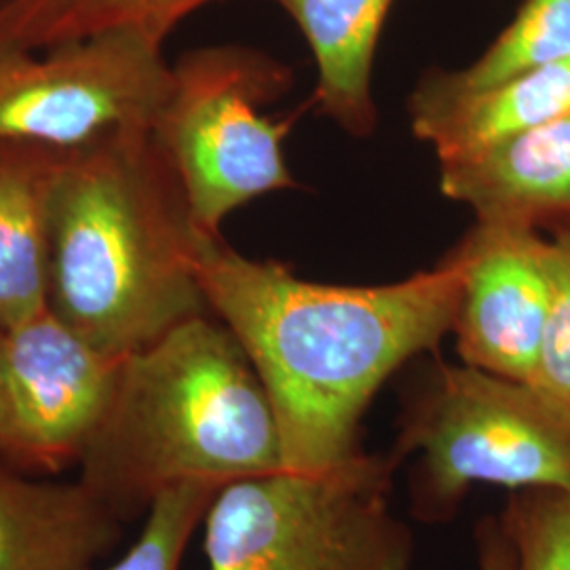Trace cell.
<instances>
[{"instance_id":"ffe728a7","label":"cell","mask_w":570,"mask_h":570,"mask_svg":"<svg viewBox=\"0 0 570 570\" xmlns=\"http://www.w3.org/2000/svg\"><path fill=\"white\" fill-rule=\"evenodd\" d=\"M480 570H518V558L499 518H484L475 529Z\"/></svg>"},{"instance_id":"8fae6325","label":"cell","mask_w":570,"mask_h":570,"mask_svg":"<svg viewBox=\"0 0 570 570\" xmlns=\"http://www.w3.org/2000/svg\"><path fill=\"white\" fill-rule=\"evenodd\" d=\"M121 518L81 480L32 478L0 461V570H91Z\"/></svg>"},{"instance_id":"277c9868","label":"cell","mask_w":570,"mask_h":570,"mask_svg":"<svg viewBox=\"0 0 570 570\" xmlns=\"http://www.w3.org/2000/svg\"><path fill=\"white\" fill-rule=\"evenodd\" d=\"M404 461L360 450L317 471L230 482L205 511L209 570H410L414 541L391 511Z\"/></svg>"},{"instance_id":"2e32d148","label":"cell","mask_w":570,"mask_h":570,"mask_svg":"<svg viewBox=\"0 0 570 570\" xmlns=\"http://www.w3.org/2000/svg\"><path fill=\"white\" fill-rule=\"evenodd\" d=\"M570 60V0H524L489 49L461 70L429 72L419 82L435 94L461 96L511 77Z\"/></svg>"},{"instance_id":"7c38bea8","label":"cell","mask_w":570,"mask_h":570,"mask_svg":"<svg viewBox=\"0 0 570 570\" xmlns=\"http://www.w3.org/2000/svg\"><path fill=\"white\" fill-rule=\"evenodd\" d=\"M570 112V60L543 66L489 89L446 96L416 87L407 102L412 131L438 161L463 157Z\"/></svg>"},{"instance_id":"9a60e30c","label":"cell","mask_w":570,"mask_h":570,"mask_svg":"<svg viewBox=\"0 0 570 570\" xmlns=\"http://www.w3.org/2000/svg\"><path fill=\"white\" fill-rule=\"evenodd\" d=\"M212 0H0V51H42L102 32L136 30L165 41Z\"/></svg>"},{"instance_id":"30bf717a","label":"cell","mask_w":570,"mask_h":570,"mask_svg":"<svg viewBox=\"0 0 570 570\" xmlns=\"http://www.w3.org/2000/svg\"><path fill=\"white\" fill-rule=\"evenodd\" d=\"M440 190L468 205L475 223L570 226V112L440 161Z\"/></svg>"},{"instance_id":"e0dca14e","label":"cell","mask_w":570,"mask_h":570,"mask_svg":"<svg viewBox=\"0 0 570 570\" xmlns=\"http://www.w3.org/2000/svg\"><path fill=\"white\" fill-rule=\"evenodd\" d=\"M499 520L518 570H570V487L511 490Z\"/></svg>"},{"instance_id":"5bb4252c","label":"cell","mask_w":570,"mask_h":570,"mask_svg":"<svg viewBox=\"0 0 570 570\" xmlns=\"http://www.w3.org/2000/svg\"><path fill=\"white\" fill-rule=\"evenodd\" d=\"M58 153L0 144V332L47 308V199Z\"/></svg>"},{"instance_id":"9c48e42d","label":"cell","mask_w":570,"mask_h":570,"mask_svg":"<svg viewBox=\"0 0 570 570\" xmlns=\"http://www.w3.org/2000/svg\"><path fill=\"white\" fill-rule=\"evenodd\" d=\"M456 249L463 285L450 334L461 364L534 385L550 313V237L475 223Z\"/></svg>"},{"instance_id":"d6986e66","label":"cell","mask_w":570,"mask_h":570,"mask_svg":"<svg viewBox=\"0 0 570 570\" xmlns=\"http://www.w3.org/2000/svg\"><path fill=\"white\" fill-rule=\"evenodd\" d=\"M551 301L537 387L570 407V226L550 230Z\"/></svg>"},{"instance_id":"ac0fdd59","label":"cell","mask_w":570,"mask_h":570,"mask_svg":"<svg viewBox=\"0 0 570 570\" xmlns=\"http://www.w3.org/2000/svg\"><path fill=\"white\" fill-rule=\"evenodd\" d=\"M216 489L188 484L159 494L146 511L134 546L108 570H180L193 532L204 522Z\"/></svg>"},{"instance_id":"ba28073f","label":"cell","mask_w":570,"mask_h":570,"mask_svg":"<svg viewBox=\"0 0 570 570\" xmlns=\"http://www.w3.org/2000/svg\"><path fill=\"white\" fill-rule=\"evenodd\" d=\"M119 362L49 306L0 332V461L21 471L79 463L112 397Z\"/></svg>"},{"instance_id":"7a4b0ae2","label":"cell","mask_w":570,"mask_h":570,"mask_svg":"<svg viewBox=\"0 0 570 570\" xmlns=\"http://www.w3.org/2000/svg\"><path fill=\"white\" fill-rule=\"evenodd\" d=\"M47 235L49 311L112 360L209 313L197 279L202 235L153 129L60 150Z\"/></svg>"},{"instance_id":"4fadbf2b","label":"cell","mask_w":570,"mask_h":570,"mask_svg":"<svg viewBox=\"0 0 570 570\" xmlns=\"http://www.w3.org/2000/svg\"><path fill=\"white\" fill-rule=\"evenodd\" d=\"M296 21L315 66V102L353 136L376 129L372 72L395 0H273Z\"/></svg>"},{"instance_id":"52a82bcc","label":"cell","mask_w":570,"mask_h":570,"mask_svg":"<svg viewBox=\"0 0 570 570\" xmlns=\"http://www.w3.org/2000/svg\"><path fill=\"white\" fill-rule=\"evenodd\" d=\"M171 81L164 41L115 30L42 51H0V144L75 150L153 129Z\"/></svg>"},{"instance_id":"6da1fadb","label":"cell","mask_w":570,"mask_h":570,"mask_svg":"<svg viewBox=\"0 0 570 570\" xmlns=\"http://www.w3.org/2000/svg\"><path fill=\"white\" fill-rule=\"evenodd\" d=\"M197 279L256 370L284 468L317 471L360 452L362 419L393 372L435 351L454 324L463 256L383 285L317 284L202 237Z\"/></svg>"},{"instance_id":"8992f818","label":"cell","mask_w":570,"mask_h":570,"mask_svg":"<svg viewBox=\"0 0 570 570\" xmlns=\"http://www.w3.org/2000/svg\"><path fill=\"white\" fill-rule=\"evenodd\" d=\"M289 82L284 63L239 45L195 49L171 66L153 134L202 237H220L235 209L294 186L284 157L292 121L261 112Z\"/></svg>"},{"instance_id":"3957f363","label":"cell","mask_w":570,"mask_h":570,"mask_svg":"<svg viewBox=\"0 0 570 570\" xmlns=\"http://www.w3.org/2000/svg\"><path fill=\"white\" fill-rule=\"evenodd\" d=\"M77 465L121 522L167 490H220L285 469L265 387L233 332L209 313L122 357Z\"/></svg>"},{"instance_id":"5b68a950","label":"cell","mask_w":570,"mask_h":570,"mask_svg":"<svg viewBox=\"0 0 570 570\" xmlns=\"http://www.w3.org/2000/svg\"><path fill=\"white\" fill-rule=\"evenodd\" d=\"M391 452L416 454L412 513L442 524L473 487H570V407L532 383L438 362L406 402Z\"/></svg>"}]
</instances>
